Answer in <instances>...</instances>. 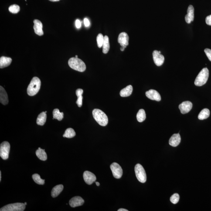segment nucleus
Masks as SVG:
<instances>
[{
	"label": "nucleus",
	"instance_id": "nucleus-17",
	"mask_svg": "<svg viewBox=\"0 0 211 211\" xmlns=\"http://www.w3.org/2000/svg\"><path fill=\"white\" fill-rule=\"evenodd\" d=\"M181 138L179 134H174L170 138L169 144L172 147H175L179 145L181 142Z\"/></svg>",
	"mask_w": 211,
	"mask_h": 211
},
{
	"label": "nucleus",
	"instance_id": "nucleus-36",
	"mask_svg": "<svg viewBox=\"0 0 211 211\" xmlns=\"http://www.w3.org/2000/svg\"><path fill=\"white\" fill-rule=\"evenodd\" d=\"M83 93V90L82 89H78L76 91V95L77 96H82Z\"/></svg>",
	"mask_w": 211,
	"mask_h": 211
},
{
	"label": "nucleus",
	"instance_id": "nucleus-4",
	"mask_svg": "<svg viewBox=\"0 0 211 211\" xmlns=\"http://www.w3.org/2000/svg\"><path fill=\"white\" fill-rule=\"evenodd\" d=\"M209 70L207 68L202 69L197 76L194 84L196 86H201L206 84L209 77Z\"/></svg>",
	"mask_w": 211,
	"mask_h": 211
},
{
	"label": "nucleus",
	"instance_id": "nucleus-6",
	"mask_svg": "<svg viewBox=\"0 0 211 211\" xmlns=\"http://www.w3.org/2000/svg\"><path fill=\"white\" fill-rule=\"evenodd\" d=\"M24 203H17L11 204L3 207L1 208V211H23L25 208Z\"/></svg>",
	"mask_w": 211,
	"mask_h": 211
},
{
	"label": "nucleus",
	"instance_id": "nucleus-12",
	"mask_svg": "<svg viewBox=\"0 0 211 211\" xmlns=\"http://www.w3.org/2000/svg\"><path fill=\"white\" fill-rule=\"evenodd\" d=\"M145 95L150 100H156L157 101L161 100V96L156 90L151 89L146 92Z\"/></svg>",
	"mask_w": 211,
	"mask_h": 211
},
{
	"label": "nucleus",
	"instance_id": "nucleus-44",
	"mask_svg": "<svg viewBox=\"0 0 211 211\" xmlns=\"http://www.w3.org/2000/svg\"><path fill=\"white\" fill-rule=\"evenodd\" d=\"M76 57V58H78V56H77V55H76V57Z\"/></svg>",
	"mask_w": 211,
	"mask_h": 211
},
{
	"label": "nucleus",
	"instance_id": "nucleus-10",
	"mask_svg": "<svg viewBox=\"0 0 211 211\" xmlns=\"http://www.w3.org/2000/svg\"><path fill=\"white\" fill-rule=\"evenodd\" d=\"M83 177L85 182L89 185H92L96 180V177L94 174L89 171H85Z\"/></svg>",
	"mask_w": 211,
	"mask_h": 211
},
{
	"label": "nucleus",
	"instance_id": "nucleus-23",
	"mask_svg": "<svg viewBox=\"0 0 211 211\" xmlns=\"http://www.w3.org/2000/svg\"><path fill=\"white\" fill-rule=\"evenodd\" d=\"M36 154L38 158L41 160L46 161L47 159V155L45 149L39 148L36 151Z\"/></svg>",
	"mask_w": 211,
	"mask_h": 211
},
{
	"label": "nucleus",
	"instance_id": "nucleus-7",
	"mask_svg": "<svg viewBox=\"0 0 211 211\" xmlns=\"http://www.w3.org/2000/svg\"><path fill=\"white\" fill-rule=\"evenodd\" d=\"M10 145L8 141H4L0 146V156L2 159L6 160L9 158Z\"/></svg>",
	"mask_w": 211,
	"mask_h": 211
},
{
	"label": "nucleus",
	"instance_id": "nucleus-24",
	"mask_svg": "<svg viewBox=\"0 0 211 211\" xmlns=\"http://www.w3.org/2000/svg\"><path fill=\"white\" fill-rule=\"evenodd\" d=\"M210 115V111L207 108L203 109L199 113L198 118L199 119L203 120L209 118Z\"/></svg>",
	"mask_w": 211,
	"mask_h": 211
},
{
	"label": "nucleus",
	"instance_id": "nucleus-35",
	"mask_svg": "<svg viewBox=\"0 0 211 211\" xmlns=\"http://www.w3.org/2000/svg\"><path fill=\"white\" fill-rule=\"evenodd\" d=\"M206 22L207 24L211 25V15L206 17Z\"/></svg>",
	"mask_w": 211,
	"mask_h": 211
},
{
	"label": "nucleus",
	"instance_id": "nucleus-18",
	"mask_svg": "<svg viewBox=\"0 0 211 211\" xmlns=\"http://www.w3.org/2000/svg\"><path fill=\"white\" fill-rule=\"evenodd\" d=\"M0 101L4 105L8 104L9 102L6 92L2 86H0Z\"/></svg>",
	"mask_w": 211,
	"mask_h": 211
},
{
	"label": "nucleus",
	"instance_id": "nucleus-26",
	"mask_svg": "<svg viewBox=\"0 0 211 211\" xmlns=\"http://www.w3.org/2000/svg\"><path fill=\"white\" fill-rule=\"evenodd\" d=\"M137 120L140 122H143L146 119V114L145 110L141 109L139 110L137 115Z\"/></svg>",
	"mask_w": 211,
	"mask_h": 211
},
{
	"label": "nucleus",
	"instance_id": "nucleus-33",
	"mask_svg": "<svg viewBox=\"0 0 211 211\" xmlns=\"http://www.w3.org/2000/svg\"><path fill=\"white\" fill-rule=\"evenodd\" d=\"M83 97L82 96H77V100L76 101V104H77L78 107H81L83 104Z\"/></svg>",
	"mask_w": 211,
	"mask_h": 211
},
{
	"label": "nucleus",
	"instance_id": "nucleus-31",
	"mask_svg": "<svg viewBox=\"0 0 211 211\" xmlns=\"http://www.w3.org/2000/svg\"><path fill=\"white\" fill-rule=\"evenodd\" d=\"M97 46L99 48L103 47V42L104 41V36L102 34H99L97 37Z\"/></svg>",
	"mask_w": 211,
	"mask_h": 211
},
{
	"label": "nucleus",
	"instance_id": "nucleus-14",
	"mask_svg": "<svg viewBox=\"0 0 211 211\" xmlns=\"http://www.w3.org/2000/svg\"><path fill=\"white\" fill-rule=\"evenodd\" d=\"M84 203V199L80 196H75L69 201V205L73 208L82 206Z\"/></svg>",
	"mask_w": 211,
	"mask_h": 211
},
{
	"label": "nucleus",
	"instance_id": "nucleus-43",
	"mask_svg": "<svg viewBox=\"0 0 211 211\" xmlns=\"http://www.w3.org/2000/svg\"><path fill=\"white\" fill-rule=\"evenodd\" d=\"M1 180V172L0 171V181Z\"/></svg>",
	"mask_w": 211,
	"mask_h": 211
},
{
	"label": "nucleus",
	"instance_id": "nucleus-41",
	"mask_svg": "<svg viewBox=\"0 0 211 211\" xmlns=\"http://www.w3.org/2000/svg\"><path fill=\"white\" fill-rule=\"evenodd\" d=\"M49 1H52V2H56V1H58L60 0H49Z\"/></svg>",
	"mask_w": 211,
	"mask_h": 211
},
{
	"label": "nucleus",
	"instance_id": "nucleus-46",
	"mask_svg": "<svg viewBox=\"0 0 211 211\" xmlns=\"http://www.w3.org/2000/svg\"><path fill=\"white\" fill-rule=\"evenodd\" d=\"M159 53L161 54V51H159Z\"/></svg>",
	"mask_w": 211,
	"mask_h": 211
},
{
	"label": "nucleus",
	"instance_id": "nucleus-19",
	"mask_svg": "<svg viewBox=\"0 0 211 211\" xmlns=\"http://www.w3.org/2000/svg\"><path fill=\"white\" fill-rule=\"evenodd\" d=\"M12 62V59L11 58L2 56L0 58V68L2 69L9 66Z\"/></svg>",
	"mask_w": 211,
	"mask_h": 211
},
{
	"label": "nucleus",
	"instance_id": "nucleus-8",
	"mask_svg": "<svg viewBox=\"0 0 211 211\" xmlns=\"http://www.w3.org/2000/svg\"><path fill=\"white\" fill-rule=\"evenodd\" d=\"M110 168L115 178L120 179L121 178L123 174V171L121 167L119 164L115 162L113 163L110 166Z\"/></svg>",
	"mask_w": 211,
	"mask_h": 211
},
{
	"label": "nucleus",
	"instance_id": "nucleus-13",
	"mask_svg": "<svg viewBox=\"0 0 211 211\" xmlns=\"http://www.w3.org/2000/svg\"><path fill=\"white\" fill-rule=\"evenodd\" d=\"M129 36L126 32H122L119 35L118 41L121 47L125 48L129 44Z\"/></svg>",
	"mask_w": 211,
	"mask_h": 211
},
{
	"label": "nucleus",
	"instance_id": "nucleus-2",
	"mask_svg": "<svg viewBox=\"0 0 211 211\" xmlns=\"http://www.w3.org/2000/svg\"><path fill=\"white\" fill-rule=\"evenodd\" d=\"M68 64L71 68L77 71L83 72L86 69L85 64L78 58H70L69 60Z\"/></svg>",
	"mask_w": 211,
	"mask_h": 211
},
{
	"label": "nucleus",
	"instance_id": "nucleus-27",
	"mask_svg": "<svg viewBox=\"0 0 211 211\" xmlns=\"http://www.w3.org/2000/svg\"><path fill=\"white\" fill-rule=\"evenodd\" d=\"M64 114L63 112L61 113L58 109H55L53 111L54 119H56L59 121H61L63 118Z\"/></svg>",
	"mask_w": 211,
	"mask_h": 211
},
{
	"label": "nucleus",
	"instance_id": "nucleus-30",
	"mask_svg": "<svg viewBox=\"0 0 211 211\" xmlns=\"http://www.w3.org/2000/svg\"><path fill=\"white\" fill-rule=\"evenodd\" d=\"M8 9H9V12L12 13L16 14L17 13L19 12L20 10V8L19 6L18 5H13L9 6Z\"/></svg>",
	"mask_w": 211,
	"mask_h": 211
},
{
	"label": "nucleus",
	"instance_id": "nucleus-32",
	"mask_svg": "<svg viewBox=\"0 0 211 211\" xmlns=\"http://www.w3.org/2000/svg\"><path fill=\"white\" fill-rule=\"evenodd\" d=\"M179 195L178 194L175 193L171 196L170 198V201L172 203L174 204H176L179 202Z\"/></svg>",
	"mask_w": 211,
	"mask_h": 211
},
{
	"label": "nucleus",
	"instance_id": "nucleus-29",
	"mask_svg": "<svg viewBox=\"0 0 211 211\" xmlns=\"http://www.w3.org/2000/svg\"><path fill=\"white\" fill-rule=\"evenodd\" d=\"M32 178L34 182L39 185H43L45 183V180L41 179L40 175L37 174L32 175Z\"/></svg>",
	"mask_w": 211,
	"mask_h": 211
},
{
	"label": "nucleus",
	"instance_id": "nucleus-28",
	"mask_svg": "<svg viewBox=\"0 0 211 211\" xmlns=\"http://www.w3.org/2000/svg\"><path fill=\"white\" fill-rule=\"evenodd\" d=\"M76 135V133L74 130L71 128L67 129L63 135V137L67 138H72Z\"/></svg>",
	"mask_w": 211,
	"mask_h": 211
},
{
	"label": "nucleus",
	"instance_id": "nucleus-38",
	"mask_svg": "<svg viewBox=\"0 0 211 211\" xmlns=\"http://www.w3.org/2000/svg\"><path fill=\"white\" fill-rule=\"evenodd\" d=\"M84 23L85 26L88 27L90 25V22L89 20L87 18H85L84 19Z\"/></svg>",
	"mask_w": 211,
	"mask_h": 211
},
{
	"label": "nucleus",
	"instance_id": "nucleus-11",
	"mask_svg": "<svg viewBox=\"0 0 211 211\" xmlns=\"http://www.w3.org/2000/svg\"><path fill=\"white\" fill-rule=\"evenodd\" d=\"M192 107V103L188 101L183 102L182 104H179V108L181 113L183 114L189 112Z\"/></svg>",
	"mask_w": 211,
	"mask_h": 211
},
{
	"label": "nucleus",
	"instance_id": "nucleus-34",
	"mask_svg": "<svg viewBox=\"0 0 211 211\" xmlns=\"http://www.w3.org/2000/svg\"><path fill=\"white\" fill-rule=\"evenodd\" d=\"M204 51L205 52V54H206V56H207L208 58H209V60L211 62V49H208V48H206V49H205Z\"/></svg>",
	"mask_w": 211,
	"mask_h": 211
},
{
	"label": "nucleus",
	"instance_id": "nucleus-21",
	"mask_svg": "<svg viewBox=\"0 0 211 211\" xmlns=\"http://www.w3.org/2000/svg\"><path fill=\"white\" fill-rule=\"evenodd\" d=\"M64 187L62 185H56L53 188L51 191V196L54 198L59 195L63 191Z\"/></svg>",
	"mask_w": 211,
	"mask_h": 211
},
{
	"label": "nucleus",
	"instance_id": "nucleus-42",
	"mask_svg": "<svg viewBox=\"0 0 211 211\" xmlns=\"http://www.w3.org/2000/svg\"><path fill=\"white\" fill-rule=\"evenodd\" d=\"M96 185H97V186H99L100 185V183L98 182H96Z\"/></svg>",
	"mask_w": 211,
	"mask_h": 211
},
{
	"label": "nucleus",
	"instance_id": "nucleus-20",
	"mask_svg": "<svg viewBox=\"0 0 211 211\" xmlns=\"http://www.w3.org/2000/svg\"><path fill=\"white\" fill-rule=\"evenodd\" d=\"M132 86L130 85L126 86L125 88L122 89L120 92V96L122 97H127L130 96L133 92Z\"/></svg>",
	"mask_w": 211,
	"mask_h": 211
},
{
	"label": "nucleus",
	"instance_id": "nucleus-39",
	"mask_svg": "<svg viewBox=\"0 0 211 211\" xmlns=\"http://www.w3.org/2000/svg\"><path fill=\"white\" fill-rule=\"evenodd\" d=\"M118 211H128V210H127V209H119Z\"/></svg>",
	"mask_w": 211,
	"mask_h": 211
},
{
	"label": "nucleus",
	"instance_id": "nucleus-5",
	"mask_svg": "<svg viewBox=\"0 0 211 211\" xmlns=\"http://www.w3.org/2000/svg\"><path fill=\"white\" fill-rule=\"evenodd\" d=\"M134 171L139 182L141 183H145L147 180L146 174L142 166L140 164H137L134 168Z\"/></svg>",
	"mask_w": 211,
	"mask_h": 211
},
{
	"label": "nucleus",
	"instance_id": "nucleus-9",
	"mask_svg": "<svg viewBox=\"0 0 211 211\" xmlns=\"http://www.w3.org/2000/svg\"><path fill=\"white\" fill-rule=\"evenodd\" d=\"M153 58L155 64L157 66H160L164 63L165 58L163 55L159 53L158 51H154L153 53Z\"/></svg>",
	"mask_w": 211,
	"mask_h": 211
},
{
	"label": "nucleus",
	"instance_id": "nucleus-40",
	"mask_svg": "<svg viewBox=\"0 0 211 211\" xmlns=\"http://www.w3.org/2000/svg\"><path fill=\"white\" fill-rule=\"evenodd\" d=\"M125 47H122L120 48V50L123 51H124V50H125Z\"/></svg>",
	"mask_w": 211,
	"mask_h": 211
},
{
	"label": "nucleus",
	"instance_id": "nucleus-16",
	"mask_svg": "<svg viewBox=\"0 0 211 211\" xmlns=\"http://www.w3.org/2000/svg\"><path fill=\"white\" fill-rule=\"evenodd\" d=\"M187 15L185 17V20L187 23L190 24L194 20V8L192 5H190L187 11Z\"/></svg>",
	"mask_w": 211,
	"mask_h": 211
},
{
	"label": "nucleus",
	"instance_id": "nucleus-37",
	"mask_svg": "<svg viewBox=\"0 0 211 211\" xmlns=\"http://www.w3.org/2000/svg\"><path fill=\"white\" fill-rule=\"evenodd\" d=\"M81 22L78 19L76 20V28L77 29H80L81 27Z\"/></svg>",
	"mask_w": 211,
	"mask_h": 211
},
{
	"label": "nucleus",
	"instance_id": "nucleus-25",
	"mask_svg": "<svg viewBox=\"0 0 211 211\" xmlns=\"http://www.w3.org/2000/svg\"><path fill=\"white\" fill-rule=\"evenodd\" d=\"M110 46L109 43L108 37L107 36H104V41L103 45V52L104 54H107L110 49Z\"/></svg>",
	"mask_w": 211,
	"mask_h": 211
},
{
	"label": "nucleus",
	"instance_id": "nucleus-1",
	"mask_svg": "<svg viewBox=\"0 0 211 211\" xmlns=\"http://www.w3.org/2000/svg\"><path fill=\"white\" fill-rule=\"evenodd\" d=\"M93 118L100 125L105 126L108 122L107 116L100 109H95L92 111Z\"/></svg>",
	"mask_w": 211,
	"mask_h": 211
},
{
	"label": "nucleus",
	"instance_id": "nucleus-22",
	"mask_svg": "<svg viewBox=\"0 0 211 211\" xmlns=\"http://www.w3.org/2000/svg\"><path fill=\"white\" fill-rule=\"evenodd\" d=\"M47 119L46 113L42 112L38 116L36 120V123L38 125L43 126L46 122Z\"/></svg>",
	"mask_w": 211,
	"mask_h": 211
},
{
	"label": "nucleus",
	"instance_id": "nucleus-15",
	"mask_svg": "<svg viewBox=\"0 0 211 211\" xmlns=\"http://www.w3.org/2000/svg\"><path fill=\"white\" fill-rule=\"evenodd\" d=\"M33 22L34 24L33 28L34 29L35 33L39 36H42L43 35V32L42 30L43 25L42 22L40 21L37 19L35 20Z\"/></svg>",
	"mask_w": 211,
	"mask_h": 211
},
{
	"label": "nucleus",
	"instance_id": "nucleus-3",
	"mask_svg": "<svg viewBox=\"0 0 211 211\" xmlns=\"http://www.w3.org/2000/svg\"><path fill=\"white\" fill-rule=\"evenodd\" d=\"M41 84V81L39 78L33 77L28 86L27 93L28 95L32 96L36 95L40 89Z\"/></svg>",
	"mask_w": 211,
	"mask_h": 211
},
{
	"label": "nucleus",
	"instance_id": "nucleus-45",
	"mask_svg": "<svg viewBox=\"0 0 211 211\" xmlns=\"http://www.w3.org/2000/svg\"><path fill=\"white\" fill-rule=\"evenodd\" d=\"M24 204H25V205H27V203H26V202H25Z\"/></svg>",
	"mask_w": 211,
	"mask_h": 211
}]
</instances>
